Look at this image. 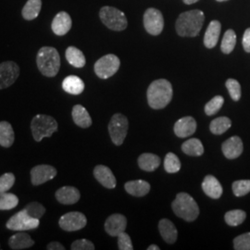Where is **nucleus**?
I'll return each instance as SVG.
<instances>
[{"label": "nucleus", "mask_w": 250, "mask_h": 250, "mask_svg": "<svg viewBox=\"0 0 250 250\" xmlns=\"http://www.w3.org/2000/svg\"><path fill=\"white\" fill-rule=\"evenodd\" d=\"M38 70L46 77H55L61 68V57L52 46H43L36 56Z\"/></svg>", "instance_id": "7ed1b4c3"}, {"label": "nucleus", "mask_w": 250, "mask_h": 250, "mask_svg": "<svg viewBox=\"0 0 250 250\" xmlns=\"http://www.w3.org/2000/svg\"><path fill=\"white\" fill-rule=\"evenodd\" d=\"M161 158L151 153H144L138 158V165L145 171H154L161 165Z\"/></svg>", "instance_id": "a878e982"}, {"label": "nucleus", "mask_w": 250, "mask_h": 250, "mask_svg": "<svg viewBox=\"0 0 250 250\" xmlns=\"http://www.w3.org/2000/svg\"><path fill=\"white\" fill-rule=\"evenodd\" d=\"M247 218V213L241 209H233L226 212L224 220L226 224L230 226H238L245 222Z\"/></svg>", "instance_id": "473e14b6"}, {"label": "nucleus", "mask_w": 250, "mask_h": 250, "mask_svg": "<svg viewBox=\"0 0 250 250\" xmlns=\"http://www.w3.org/2000/svg\"><path fill=\"white\" fill-rule=\"evenodd\" d=\"M65 57L68 62L75 68H83L86 62L83 53L75 46H69L66 49Z\"/></svg>", "instance_id": "c85d7f7f"}, {"label": "nucleus", "mask_w": 250, "mask_h": 250, "mask_svg": "<svg viewBox=\"0 0 250 250\" xmlns=\"http://www.w3.org/2000/svg\"><path fill=\"white\" fill-rule=\"evenodd\" d=\"M233 249L235 250H250V232H246L233 239Z\"/></svg>", "instance_id": "a19ab883"}, {"label": "nucleus", "mask_w": 250, "mask_h": 250, "mask_svg": "<svg viewBox=\"0 0 250 250\" xmlns=\"http://www.w3.org/2000/svg\"><path fill=\"white\" fill-rule=\"evenodd\" d=\"M9 245L11 250H26L33 247L35 245V241L32 239V237L28 233L23 231H20L14 235L10 236Z\"/></svg>", "instance_id": "412c9836"}, {"label": "nucleus", "mask_w": 250, "mask_h": 250, "mask_svg": "<svg viewBox=\"0 0 250 250\" xmlns=\"http://www.w3.org/2000/svg\"><path fill=\"white\" fill-rule=\"evenodd\" d=\"M58 128L59 125L53 117L45 114H37L31 123L32 134L36 142H40L45 137H51Z\"/></svg>", "instance_id": "39448f33"}, {"label": "nucleus", "mask_w": 250, "mask_h": 250, "mask_svg": "<svg viewBox=\"0 0 250 250\" xmlns=\"http://www.w3.org/2000/svg\"><path fill=\"white\" fill-rule=\"evenodd\" d=\"M62 88L66 93L77 96L82 94L84 90V83L80 77L70 75L63 80Z\"/></svg>", "instance_id": "393cba45"}, {"label": "nucleus", "mask_w": 250, "mask_h": 250, "mask_svg": "<svg viewBox=\"0 0 250 250\" xmlns=\"http://www.w3.org/2000/svg\"><path fill=\"white\" fill-rule=\"evenodd\" d=\"M236 45V35L234 31L230 29L227 30L224 34L221 49L224 54H230L234 49V46Z\"/></svg>", "instance_id": "72a5a7b5"}, {"label": "nucleus", "mask_w": 250, "mask_h": 250, "mask_svg": "<svg viewBox=\"0 0 250 250\" xmlns=\"http://www.w3.org/2000/svg\"><path fill=\"white\" fill-rule=\"evenodd\" d=\"M94 176L104 188L113 189L116 188L117 181L113 172L105 165H98L94 169Z\"/></svg>", "instance_id": "a211bd4d"}, {"label": "nucleus", "mask_w": 250, "mask_h": 250, "mask_svg": "<svg viewBox=\"0 0 250 250\" xmlns=\"http://www.w3.org/2000/svg\"><path fill=\"white\" fill-rule=\"evenodd\" d=\"M72 115L74 124L81 128H88L92 125V119L88 111L82 105H75L73 107Z\"/></svg>", "instance_id": "bb28decb"}, {"label": "nucleus", "mask_w": 250, "mask_h": 250, "mask_svg": "<svg viewBox=\"0 0 250 250\" xmlns=\"http://www.w3.org/2000/svg\"><path fill=\"white\" fill-rule=\"evenodd\" d=\"M174 134L180 138H186L195 134L197 122L193 117L187 116L178 120L174 125Z\"/></svg>", "instance_id": "2eb2a0df"}, {"label": "nucleus", "mask_w": 250, "mask_h": 250, "mask_svg": "<svg viewBox=\"0 0 250 250\" xmlns=\"http://www.w3.org/2000/svg\"><path fill=\"white\" fill-rule=\"evenodd\" d=\"M23 210L26 212L27 214L30 215L31 217L40 220L45 213V208L43 205H41L38 202H31L28 205L25 206Z\"/></svg>", "instance_id": "4c0bfd02"}, {"label": "nucleus", "mask_w": 250, "mask_h": 250, "mask_svg": "<svg viewBox=\"0 0 250 250\" xmlns=\"http://www.w3.org/2000/svg\"><path fill=\"white\" fill-rule=\"evenodd\" d=\"M202 189L208 197L213 199H218L223 195V187L213 175L206 176L202 183Z\"/></svg>", "instance_id": "aec40b11"}, {"label": "nucleus", "mask_w": 250, "mask_h": 250, "mask_svg": "<svg viewBox=\"0 0 250 250\" xmlns=\"http://www.w3.org/2000/svg\"><path fill=\"white\" fill-rule=\"evenodd\" d=\"M184 3H186L187 5H191V4H194V3H197V1L199 0H183Z\"/></svg>", "instance_id": "de8ad7c7"}, {"label": "nucleus", "mask_w": 250, "mask_h": 250, "mask_svg": "<svg viewBox=\"0 0 250 250\" xmlns=\"http://www.w3.org/2000/svg\"><path fill=\"white\" fill-rule=\"evenodd\" d=\"M231 126H232V122L229 118L219 117L210 123L209 130L212 134L220 135V134H224L227 130H229Z\"/></svg>", "instance_id": "2f4dec72"}, {"label": "nucleus", "mask_w": 250, "mask_h": 250, "mask_svg": "<svg viewBox=\"0 0 250 250\" xmlns=\"http://www.w3.org/2000/svg\"><path fill=\"white\" fill-rule=\"evenodd\" d=\"M127 220L124 215H110L105 223V230L110 236H118L121 232H125Z\"/></svg>", "instance_id": "dca6fc26"}, {"label": "nucleus", "mask_w": 250, "mask_h": 250, "mask_svg": "<svg viewBox=\"0 0 250 250\" xmlns=\"http://www.w3.org/2000/svg\"><path fill=\"white\" fill-rule=\"evenodd\" d=\"M118 247L121 250H133L134 247L132 244L131 237L125 232H121L118 236Z\"/></svg>", "instance_id": "37998d69"}, {"label": "nucleus", "mask_w": 250, "mask_h": 250, "mask_svg": "<svg viewBox=\"0 0 250 250\" xmlns=\"http://www.w3.org/2000/svg\"><path fill=\"white\" fill-rule=\"evenodd\" d=\"M226 88L231 96L232 100L238 101L241 99V85L238 81L234 79H228L225 83Z\"/></svg>", "instance_id": "ea45409f"}, {"label": "nucleus", "mask_w": 250, "mask_h": 250, "mask_svg": "<svg viewBox=\"0 0 250 250\" xmlns=\"http://www.w3.org/2000/svg\"><path fill=\"white\" fill-rule=\"evenodd\" d=\"M99 17L103 24L112 31H124L128 25L125 13L113 7L105 6L101 8L99 11Z\"/></svg>", "instance_id": "423d86ee"}, {"label": "nucleus", "mask_w": 250, "mask_h": 250, "mask_svg": "<svg viewBox=\"0 0 250 250\" xmlns=\"http://www.w3.org/2000/svg\"><path fill=\"white\" fill-rule=\"evenodd\" d=\"M204 21L205 15L201 10L194 9L183 12L175 23L176 32L183 37H195L201 31Z\"/></svg>", "instance_id": "f257e3e1"}, {"label": "nucleus", "mask_w": 250, "mask_h": 250, "mask_svg": "<svg viewBox=\"0 0 250 250\" xmlns=\"http://www.w3.org/2000/svg\"><path fill=\"white\" fill-rule=\"evenodd\" d=\"M144 26L151 36H159L164 28V19L159 9L150 8L144 14Z\"/></svg>", "instance_id": "9d476101"}, {"label": "nucleus", "mask_w": 250, "mask_h": 250, "mask_svg": "<svg viewBox=\"0 0 250 250\" xmlns=\"http://www.w3.org/2000/svg\"><path fill=\"white\" fill-rule=\"evenodd\" d=\"M232 192L235 197H243L250 192V180H239L232 183Z\"/></svg>", "instance_id": "58836bf2"}, {"label": "nucleus", "mask_w": 250, "mask_h": 250, "mask_svg": "<svg viewBox=\"0 0 250 250\" xmlns=\"http://www.w3.org/2000/svg\"><path fill=\"white\" fill-rule=\"evenodd\" d=\"M172 99V86L169 81L165 79L152 82L147 89V102L154 109L164 108Z\"/></svg>", "instance_id": "f03ea898"}, {"label": "nucleus", "mask_w": 250, "mask_h": 250, "mask_svg": "<svg viewBox=\"0 0 250 250\" xmlns=\"http://www.w3.org/2000/svg\"><path fill=\"white\" fill-rule=\"evenodd\" d=\"M15 140V134L11 125L8 122H0V146L3 147L11 146Z\"/></svg>", "instance_id": "cd10ccee"}, {"label": "nucleus", "mask_w": 250, "mask_h": 250, "mask_svg": "<svg viewBox=\"0 0 250 250\" xmlns=\"http://www.w3.org/2000/svg\"><path fill=\"white\" fill-rule=\"evenodd\" d=\"M164 169L168 173H176L181 170V161L173 153H168L164 160Z\"/></svg>", "instance_id": "c9c22d12"}, {"label": "nucleus", "mask_w": 250, "mask_h": 250, "mask_svg": "<svg viewBox=\"0 0 250 250\" xmlns=\"http://www.w3.org/2000/svg\"><path fill=\"white\" fill-rule=\"evenodd\" d=\"M72 25V18L69 15V13L65 11H61L53 19L51 28L55 35L63 36L70 32Z\"/></svg>", "instance_id": "4468645a"}, {"label": "nucleus", "mask_w": 250, "mask_h": 250, "mask_svg": "<svg viewBox=\"0 0 250 250\" xmlns=\"http://www.w3.org/2000/svg\"><path fill=\"white\" fill-rule=\"evenodd\" d=\"M19 198L14 194L4 192L0 193V210H9L16 208Z\"/></svg>", "instance_id": "f704fd0d"}, {"label": "nucleus", "mask_w": 250, "mask_h": 250, "mask_svg": "<svg viewBox=\"0 0 250 250\" xmlns=\"http://www.w3.org/2000/svg\"><path fill=\"white\" fill-rule=\"evenodd\" d=\"M80 197V191L73 187H63L56 192L57 200L64 205L75 204L79 201Z\"/></svg>", "instance_id": "6ab92c4d"}, {"label": "nucleus", "mask_w": 250, "mask_h": 250, "mask_svg": "<svg viewBox=\"0 0 250 250\" xmlns=\"http://www.w3.org/2000/svg\"><path fill=\"white\" fill-rule=\"evenodd\" d=\"M128 132V120L121 114H114L108 124V133L112 142L116 146H121L124 143Z\"/></svg>", "instance_id": "0eeeda50"}, {"label": "nucleus", "mask_w": 250, "mask_h": 250, "mask_svg": "<svg viewBox=\"0 0 250 250\" xmlns=\"http://www.w3.org/2000/svg\"><path fill=\"white\" fill-rule=\"evenodd\" d=\"M171 208L176 216L187 222H194L199 215V208L196 200L188 193L177 194Z\"/></svg>", "instance_id": "20e7f679"}, {"label": "nucleus", "mask_w": 250, "mask_h": 250, "mask_svg": "<svg viewBox=\"0 0 250 250\" xmlns=\"http://www.w3.org/2000/svg\"><path fill=\"white\" fill-rule=\"evenodd\" d=\"M15 184V175L11 172H7L0 177V193L8 192Z\"/></svg>", "instance_id": "79ce46f5"}, {"label": "nucleus", "mask_w": 250, "mask_h": 250, "mask_svg": "<svg viewBox=\"0 0 250 250\" xmlns=\"http://www.w3.org/2000/svg\"><path fill=\"white\" fill-rule=\"evenodd\" d=\"M86 224V217L78 211H72L62 215L59 222L61 228L66 232L79 231L84 228Z\"/></svg>", "instance_id": "9b49d317"}, {"label": "nucleus", "mask_w": 250, "mask_h": 250, "mask_svg": "<svg viewBox=\"0 0 250 250\" xmlns=\"http://www.w3.org/2000/svg\"><path fill=\"white\" fill-rule=\"evenodd\" d=\"M121 62L120 59L113 55L107 54L106 56L100 58L95 63V72L101 79H107L113 76L120 69Z\"/></svg>", "instance_id": "6e6552de"}, {"label": "nucleus", "mask_w": 250, "mask_h": 250, "mask_svg": "<svg viewBox=\"0 0 250 250\" xmlns=\"http://www.w3.org/2000/svg\"><path fill=\"white\" fill-rule=\"evenodd\" d=\"M58 171L51 165H37L31 170V182L33 186H40L56 177Z\"/></svg>", "instance_id": "ddd939ff"}, {"label": "nucleus", "mask_w": 250, "mask_h": 250, "mask_svg": "<svg viewBox=\"0 0 250 250\" xmlns=\"http://www.w3.org/2000/svg\"><path fill=\"white\" fill-rule=\"evenodd\" d=\"M182 150L188 156L200 157L204 153V146L197 138H191L182 145Z\"/></svg>", "instance_id": "7c9ffc66"}, {"label": "nucleus", "mask_w": 250, "mask_h": 250, "mask_svg": "<svg viewBox=\"0 0 250 250\" xmlns=\"http://www.w3.org/2000/svg\"><path fill=\"white\" fill-rule=\"evenodd\" d=\"M42 8V0H28L21 10V15L26 21H33L38 17Z\"/></svg>", "instance_id": "c756f323"}, {"label": "nucleus", "mask_w": 250, "mask_h": 250, "mask_svg": "<svg viewBox=\"0 0 250 250\" xmlns=\"http://www.w3.org/2000/svg\"><path fill=\"white\" fill-rule=\"evenodd\" d=\"M147 250H160V248L158 246H156V245H151V246H149L147 248Z\"/></svg>", "instance_id": "09e8293b"}, {"label": "nucleus", "mask_w": 250, "mask_h": 250, "mask_svg": "<svg viewBox=\"0 0 250 250\" xmlns=\"http://www.w3.org/2000/svg\"><path fill=\"white\" fill-rule=\"evenodd\" d=\"M222 149L225 158L229 160H234L241 156L244 146L239 136H232L227 139L222 146Z\"/></svg>", "instance_id": "f3484780"}, {"label": "nucleus", "mask_w": 250, "mask_h": 250, "mask_svg": "<svg viewBox=\"0 0 250 250\" xmlns=\"http://www.w3.org/2000/svg\"><path fill=\"white\" fill-rule=\"evenodd\" d=\"M46 249L48 250H64L65 248L63 247V245H62L61 243L59 242H52L50 244L47 245Z\"/></svg>", "instance_id": "49530a36"}, {"label": "nucleus", "mask_w": 250, "mask_h": 250, "mask_svg": "<svg viewBox=\"0 0 250 250\" xmlns=\"http://www.w3.org/2000/svg\"><path fill=\"white\" fill-rule=\"evenodd\" d=\"M39 220L31 217L27 214L26 212L22 209L13 215L9 221L7 222L6 226L9 230L12 231H29L36 229L39 226Z\"/></svg>", "instance_id": "1a4fd4ad"}, {"label": "nucleus", "mask_w": 250, "mask_h": 250, "mask_svg": "<svg viewBox=\"0 0 250 250\" xmlns=\"http://www.w3.org/2000/svg\"><path fill=\"white\" fill-rule=\"evenodd\" d=\"M224 99L222 96H216L208 102L205 106V113L208 116H212L216 114L224 106Z\"/></svg>", "instance_id": "e433bc0d"}, {"label": "nucleus", "mask_w": 250, "mask_h": 250, "mask_svg": "<svg viewBox=\"0 0 250 250\" xmlns=\"http://www.w3.org/2000/svg\"><path fill=\"white\" fill-rule=\"evenodd\" d=\"M216 1H219V2H224V1H227V0H216Z\"/></svg>", "instance_id": "8fccbe9b"}, {"label": "nucleus", "mask_w": 250, "mask_h": 250, "mask_svg": "<svg viewBox=\"0 0 250 250\" xmlns=\"http://www.w3.org/2000/svg\"><path fill=\"white\" fill-rule=\"evenodd\" d=\"M222 25L219 21H212L206 31L204 36V45L207 48H213L216 46L221 35Z\"/></svg>", "instance_id": "4be33fe9"}, {"label": "nucleus", "mask_w": 250, "mask_h": 250, "mask_svg": "<svg viewBox=\"0 0 250 250\" xmlns=\"http://www.w3.org/2000/svg\"><path fill=\"white\" fill-rule=\"evenodd\" d=\"M159 230H160L162 238L166 243L174 244L177 240V237H178L177 229L170 220H168V219L161 220L159 223Z\"/></svg>", "instance_id": "5701e85b"}, {"label": "nucleus", "mask_w": 250, "mask_h": 250, "mask_svg": "<svg viewBox=\"0 0 250 250\" xmlns=\"http://www.w3.org/2000/svg\"><path fill=\"white\" fill-rule=\"evenodd\" d=\"M95 245L87 239H79L73 242L71 246L72 250H94Z\"/></svg>", "instance_id": "c03bdc74"}, {"label": "nucleus", "mask_w": 250, "mask_h": 250, "mask_svg": "<svg viewBox=\"0 0 250 250\" xmlns=\"http://www.w3.org/2000/svg\"><path fill=\"white\" fill-rule=\"evenodd\" d=\"M243 47L246 52L250 53V28H248L244 33Z\"/></svg>", "instance_id": "a18cd8bd"}, {"label": "nucleus", "mask_w": 250, "mask_h": 250, "mask_svg": "<svg viewBox=\"0 0 250 250\" xmlns=\"http://www.w3.org/2000/svg\"><path fill=\"white\" fill-rule=\"evenodd\" d=\"M127 193L134 197H145L150 191V185L144 180H134L127 182L125 186Z\"/></svg>", "instance_id": "b1692460"}, {"label": "nucleus", "mask_w": 250, "mask_h": 250, "mask_svg": "<svg viewBox=\"0 0 250 250\" xmlns=\"http://www.w3.org/2000/svg\"><path fill=\"white\" fill-rule=\"evenodd\" d=\"M20 75V67L14 62H4L0 64V89L12 85Z\"/></svg>", "instance_id": "f8f14e48"}]
</instances>
